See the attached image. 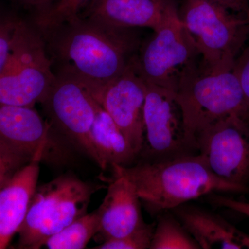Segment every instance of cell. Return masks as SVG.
<instances>
[{
	"label": "cell",
	"mask_w": 249,
	"mask_h": 249,
	"mask_svg": "<svg viewBox=\"0 0 249 249\" xmlns=\"http://www.w3.org/2000/svg\"><path fill=\"white\" fill-rule=\"evenodd\" d=\"M135 29L109 27L79 17L38 30L54 73H70L91 88L122 74L142 45Z\"/></svg>",
	"instance_id": "cell-1"
},
{
	"label": "cell",
	"mask_w": 249,
	"mask_h": 249,
	"mask_svg": "<svg viewBox=\"0 0 249 249\" xmlns=\"http://www.w3.org/2000/svg\"><path fill=\"white\" fill-rule=\"evenodd\" d=\"M111 168L133 183L142 204L152 215L214 193L249 191L247 186L216 176L200 154L147 160L134 166L113 165Z\"/></svg>",
	"instance_id": "cell-2"
},
{
	"label": "cell",
	"mask_w": 249,
	"mask_h": 249,
	"mask_svg": "<svg viewBox=\"0 0 249 249\" xmlns=\"http://www.w3.org/2000/svg\"><path fill=\"white\" fill-rule=\"evenodd\" d=\"M175 94L191 150H197L198 136L216 121L233 115L249 120L242 88L232 70L207 71L199 59L183 70Z\"/></svg>",
	"instance_id": "cell-3"
},
{
	"label": "cell",
	"mask_w": 249,
	"mask_h": 249,
	"mask_svg": "<svg viewBox=\"0 0 249 249\" xmlns=\"http://www.w3.org/2000/svg\"><path fill=\"white\" fill-rule=\"evenodd\" d=\"M178 12L201 66L210 71L232 70L249 36V18L211 0H184Z\"/></svg>",
	"instance_id": "cell-4"
},
{
	"label": "cell",
	"mask_w": 249,
	"mask_h": 249,
	"mask_svg": "<svg viewBox=\"0 0 249 249\" xmlns=\"http://www.w3.org/2000/svg\"><path fill=\"white\" fill-rule=\"evenodd\" d=\"M100 186L64 175L37 186L18 234V249H38L51 236L87 214Z\"/></svg>",
	"instance_id": "cell-5"
},
{
	"label": "cell",
	"mask_w": 249,
	"mask_h": 249,
	"mask_svg": "<svg viewBox=\"0 0 249 249\" xmlns=\"http://www.w3.org/2000/svg\"><path fill=\"white\" fill-rule=\"evenodd\" d=\"M55 78L40 33L30 21L22 19L0 75V103L34 107L45 100Z\"/></svg>",
	"instance_id": "cell-6"
},
{
	"label": "cell",
	"mask_w": 249,
	"mask_h": 249,
	"mask_svg": "<svg viewBox=\"0 0 249 249\" xmlns=\"http://www.w3.org/2000/svg\"><path fill=\"white\" fill-rule=\"evenodd\" d=\"M199 58L194 41L175 4L154 35L141 45L134 64L145 83L175 93L183 70Z\"/></svg>",
	"instance_id": "cell-7"
},
{
	"label": "cell",
	"mask_w": 249,
	"mask_h": 249,
	"mask_svg": "<svg viewBox=\"0 0 249 249\" xmlns=\"http://www.w3.org/2000/svg\"><path fill=\"white\" fill-rule=\"evenodd\" d=\"M55 74L53 85L41 103L49 123L101 168L90 137L98 106L91 86L70 73Z\"/></svg>",
	"instance_id": "cell-8"
},
{
	"label": "cell",
	"mask_w": 249,
	"mask_h": 249,
	"mask_svg": "<svg viewBox=\"0 0 249 249\" xmlns=\"http://www.w3.org/2000/svg\"><path fill=\"white\" fill-rule=\"evenodd\" d=\"M0 142L31 161L61 165L70 158L63 136L34 107L0 103Z\"/></svg>",
	"instance_id": "cell-9"
},
{
	"label": "cell",
	"mask_w": 249,
	"mask_h": 249,
	"mask_svg": "<svg viewBox=\"0 0 249 249\" xmlns=\"http://www.w3.org/2000/svg\"><path fill=\"white\" fill-rule=\"evenodd\" d=\"M196 147L210 169L224 181L247 186L249 181V121L228 116L204 129Z\"/></svg>",
	"instance_id": "cell-10"
},
{
	"label": "cell",
	"mask_w": 249,
	"mask_h": 249,
	"mask_svg": "<svg viewBox=\"0 0 249 249\" xmlns=\"http://www.w3.org/2000/svg\"><path fill=\"white\" fill-rule=\"evenodd\" d=\"M146 83L143 110L145 139L149 161L191 155L182 112L173 91Z\"/></svg>",
	"instance_id": "cell-11"
},
{
	"label": "cell",
	"mask_w": 249,
	"mask_h": 249,
	"mask_svg": "<svg viewBox=\"0 0 249 249\" xmlns=\"http://www.w3.org/2000/svg\"><path fill=\"white\" fill-rule=\"evenodd\" d=\"M91 89L96 101L111 116L138 156L145 139L143 110L146 83L134 66V58L120 76Z\"/></svg>",
	"instance_id": "cell-12"
},
{
	"label": "cell",
	"mask_w": 249,
	"mask_h": 249,
	"mask_svg": "<svg viewBox=\"0 0 249 249\" xmlns=\"http://www.w3.org/2000/svg\"><path fill=\"white\" fill-rule=\"evenodd\" d=\"M103 203L96 211L99 234L103 242L128 235L145 224L142 216V201L128 178L114 172Z\"/></svg>",
	"instance_id": "cell-13"
},
{
	"label": "cell",
	"mask_w": 249,
	"mask_h": 249,
	"mask_svg": "<svg viewBox=\"0 0 249 249\" xmlns=\"http://www.w3.org/2000/svg\"><path fill=\"white\" fill-rule=\"evenodd\" d=\"M175 4L173 0H91L80 16L109 27L155 31Z\"/></svg>",
	"instance_id": "cell-14"
},
{
	"label": "cell",
	"mask_w": 249,
	"mask_h": 249,
	"mask_svg": "<svg viewBox=\"0 0 249 249\" xmlns=\"http://www.w3.org/2000/svg\"><path fill=\"white\" fill-rule=\"evenodd\" d=\"M170 211L201 249H249V235L212 211L187 204Z\"/></svg>",
	"instance_id": "cell-15"
},
{
	"label": "cell",
	"mask_w": 249,
	"mask_h": 249,
	"mask_svg": "<svg viewBox=\"0 0 249 249\" xmlns=\"http://www.w3.org/2000/svg\"><path fill=\"white\" fill-rule=\"evenodd\" d=\"M40 163L29 162L0 189V249L9 247L24 222L37 187Z\"/></svg>",
	"instance_id": "cell-16"
},
{
	"label": "cell",
	"mask_w": 249,
	"mask_h": 249,
	"mask_svg": "<svg viewBox=\"0 0 249 249\" xmlns=\"http://www.w3.org/2000/svg\"><path fill=\"white\" fill-rule=\"evenodd\" d=\"M101 162V170L113 165L129 166L138 156L109 114L98 103L91 134Z\"/></svg>",
	"instance_id": "cell-17"
},
{
	"label": "cell",
	"mask_w": 249,
	"mask_h": 249,
	"mask_svg": "<svg viewBox=\"0 0 249 249\" xmlns=\"http://www.w3.org/2000/svg\"><path fill=\"white\" fill-rule=\"evenodd\" d=\"M91 0H41L33 8L30 22L38 30L79 17Z\"/></svg>",
	"instance_id": "cell-18"
},
{
	"label": "cell",
	"mask_w": 249,
	"mask_h": 249,
	"mask_svg": "<svg viewBox=\"0 0 249 249\" xmlns=\"http://www.w3.org/2000/svg\"><path fill=\"white\" fill-rule=\"evenodd\" d=\"M157 216L150 249H201L171 211Z\"/></svg>",
	"instance_id": "cell-19"
},
{
	"label": "cell",
	"mask_w": 249,
	"mask_h": 249,
	"mask_svg": "<svg viewBox=\"0 0 249 249\" xmlns=\"http://www.w3.org/2000/svg\"><path fill=\"white\" fill-rule=\"evenodd\" d=\"M99 230L97 211L87 213L73 221L46 241L49 249H83Z\"/></svg>",
	"instance_id": "cell-20"
},
{
	"label": "cell",
	"mask_w": 249,
	"mask_h": 249,
	"mask_svg": "<svg viewBox=\"0 0 249 249\" xmlns=\"http://www.w3.org/2000/svg\"><path fill=\"white\" fill-rule=\"evenodd\" d=\"M155 224L145 223L128 235L109 239L96 246L94 249H150Z\"/></svg>",
	"instance_id": "cell-21"
},
{
	"label": "cell",
	"mask_w": 249,
	"mask_h": 249,
	"mask_svg": "<svg viewBox=\"0 0 249 249\" xmlns=\"http://www.w3.org/2000/svg\"><path fill=\"white\" fill-rule=\"evenodd\" d=\"M22 20L12 16H0V75L9 60L16 31Z\"/></svg>",
	"instance_id": "cell-22"
},
{
	"label": "cell",
	"mask_w": 249,
	"mask_h": 249,
	"mask_svg": "<svg viewBox=\"0 0 249 249\" xmlns=\"http://www.w3.org/2000/svg\"><path fill=\"white\" fill-rule=\"evenodd\" d=\"M29 162L31 160L27 157L15 152L0 142V189L18 170Z\"/></svg>",
	"instance_id": "cell-23"
},
{
	"label": "cell",
	"mask_w": 249,
	"mask_h": 249,
	"mask_svg": "<svg viewBox=\"0 0 249 249\" xmlns=\"http://www.w3.org/2000/svg\"><path fill=\"white\" fill-rule=\"evenodd\" d=\"M232 71L237 76L242 88L247 116L249 120V47L241 51L234 62Z\"/></svg>",
	"instance_id": "cell-24"
},
{
	"label": "cell",
	"mask_w": 249,
	"mask_h": 249,
	"mask_svg": "<svg viewBox=\"0 0 249 249\" xmlns=\"http://www.w3.org/2000/svg\"><path fill=\"white\" fill-rule=\"evenodd\" d=\"M209 201L219 207L227 208L249 217V203L236 200L232 198L220 196L218 193L209 195Z\"/></svg>",
	"instance_id": "cell-25"
},
{
	"label": "cell",
	"mask_w": 249,
	"mask_h": 249,
	"mask_svg": "<svg viewBox=\"0 0 249 249\" xmlns=\"http://www.w3.org/2000/svg\"><path fill=\"white\" fill-rule=\"evenodd\" d=\"M231 11L249 18V0H211Z\"/></svg>",
	"instance_id": "cell-26"
},
{
	"label": "cell",
	"mask_w": 249,
	"mask_h": 249,
	"mask_svg": "<svg viewBox=\"0 0 249 249\" xmlns=\"http://www.w3.org/2000/svg\"><path fill=\"white\" fill-rule=\"evenodd\" d=\"M22 2L26 3V4H28L31 5L32 6V8H34V6H36L39 2L41 1V0H20Z\"/></svg>",
	"instance_id": "cell-27"
}]
</instances>
